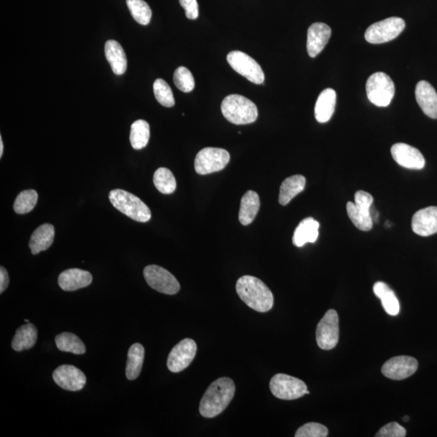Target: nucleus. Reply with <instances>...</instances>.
Segmentation results:
<instances>
[{
    "label": "nucleus",
    "mask_w": 437,
    "mask_h": 437,
    "mask_svg": "<svg viewBox=\"0 0 437 437\" xmlns=\"http://www.w3.org/2000/svg\"><path fill=\"white\" fill-rule=\"evenodd\" d=\"M236 391L229 377H220L210 384L199 404V412L205 418H214L227 408Z\"/></svg>",
    "instance_id": "nucleus-1"
},
{
    "label": "nucleus",
    "mask_w": 437,
    "mask_h": 437,
    "mask_svg": "<svg viewBox=\"0 0 437 437\" xmlns=\"http://www.w3.org/2000/svg\"><path fill=\"white\" fill-rule=\"evenodd\" d=\"M236 290L241 301L257 312L266 313L273 307L274 296L270 288L257 277H241L236 282Z\"/></svg>",
    "instance_id": "nucleus-2"
},
{
    "label": "nucleus",
    "mask_w": 437,
    "mask_h": 437,
    "mask_svg": "<svg viewBox=\"0 0 437 437\" xmlns=\"http://www.w3.org/2000/svg\"><path fill=\"white\" fill-rule=\"evenodd\" d=\"M224 117L231 123L246 125L255 123L259 116L256 105L238 94H231L221 104Z\"/></svg>",
    "instance_id": "nucleus-3"
},
{
    "label": "nucleus",
    "mask_w": 437,
    "mask_h": 437,
    "mask_svg": "<svg viewBox=\"0 0 437 437\" xmlns=\"http://www.w3.org/2000/svg\"><path fill=\"white\" fill-rule=\"evenodd\" d=\"M109 201L120 213L138 222L145 223L152 217L151 210L133 194L116 189L109 192Z\"/></svg>",
    "instance_id": "nucleus-4"
},
{
    "label": "nucleus",
    "mask_w": 437,
    "mask_h": 437,
    "mask_svg": "<svg viewBox=\"0 0 437 437\" xmlns=\"http://www.w3.org/2000/svg\"><path fill=\"white\" fill-rule=\"evenodd\" d=\"M366 92L368 100L378 107H386L391 103L396 87L386 73L376 72L368 79Z\"/></svg>",
    "instance_id": "nucleus-5"
},
{
    "label": "nucleus",
    "mask_w": 437,
    "mask_h": 437,
    "mask_svg": "<svg viewBox=\"0 0 437 437\" xmlns=\"http://www.w3.org/2000/svg\"><path fill=\"white\" fill-rule=\"evenodd\" d=\"M230 161L228 151L218 147H205L199 152L194 160V170L200 175L223 170Z\"/></svg>",
    "instance_id": "nucleus-6"
},
{
    "label": "nucleus",
    "mask_w": 437,
    "mask_h": 437,
    "mask_svg": "<svg viewBox=\"0 0 437 437\" xmlns=\"http://www.w3.org/2000/svg\"><path fill=\"white\" fill-rule=\"evenodd\" d=\"M406 23L400 18H389L378 21L368 27L365 38L371 44H382L398 38Z\"/></svg>",
    "instance_id": "nucleus-7"
},
{
    "label": "nucleus",
    "mask_w": 437,
    "mask_h": 437,
    "mask_svg": "<svg viewBox=\"0 0 437 437\" xmlns=\"http://www.w3.org/2000/svg\"><path fill=\"white\" fill-rule=\"evenodd\" d=\"M274 396L283 400H294L307 394V384L297 377L278 373L270 382Z\"/></svg>",
    "instance_id": "nucleus-8"
},
{
    "label": "nucleus",
    "mask_w": 437,
    "mask_h": 437,
    "mask_svg": "<svg viewBox=\"0 0 437 437\" xmlns=\"http://www.w3.org/2000/svg\"><path fill=\"white\" fill-rule=\"evenodd\" d=\"M227 61L234 71L249 81L256 84L264 83L265 75L261 66L244 52L238 51L230 52L227 56Z\"/></svg>",
    "instance_id": "nucleus-9"
},
{
    "label": "nucleus",
    "mask_w": 437,
    "mask_h": 437,
    "mask_svg": "<svg viewBox=\"0 0 437 437\" xmlns=\"http://www.w3.org/2000/svg\"><path fill=\"white\" fill-rule=\"evenodd\" d=\"M339 338V316L335 309H330L317 326L316 340L321 349L331 350L338 344Z\"/></svg>",
    "instance_id": "nucleus-10"
},
{
    "label": "nucleus",
    "mask_w": 437,
    "mask_h": 437,
    "mask_svg": "<svg viewBox=\"0 0 437 437\" xmlns=\"http://www.w3.org/2000/svg\"><path fill=\"white\" fill-rule=\"evenodd\" d=\"M144 276L147 284L157 292L175 295L180 290V283L177 278L170 271L160 266L146 267Z\"/></svg>",
    "instance_id": "nucleus-11"
},
{
    "label": "nucleus",
    "mask_w": 437,
    "mask_h": 437,
    "mask_svg": "<svg viewBox=\"0 0 437 437\" xmlns=\"http://www.w3.org/2000/svg\"><path fill=\"white\" fill-rule=\"evenodd\" d=\"M196 341L185 339L179 342L168 355L167 361L168 370L172 372H179L186 370L196 357Z\"/></svg>",
    "instance_id": "nucleus-12"
},
{
    "label": "nucleus",
    "mask_w": 437,
    "mask_h": 437,
    "mask_svg": "<svg viewBox=\"0 0 437 437\" xmlns=\"http://www.w3.org/2000/svg\"><path fill=\"white\" fill-rule=\"evenodd\" d=\"M418 365V361L413 357L396 356L384 364L382 372L384 376L392 380H404L417 372Z\"/></svg>",
    "instance_id": "nucleus-13"
},
{
    "label": "nucleus",
    "mask_w": 437,
    "mask_h": 437,
    "mask_svg": "<svg viewBox=\"0 0 437 437\" xmlns=\"http://www.w3.org/2000/svg\"><path fill=\"white\" fill-rule=\"evenodd\" d=\"M53 379L58 386L65 391H79L86 386V375L75 366L62 365L53 373Z\"/></svg>",
    "instance_id": "nucleus-14"
},
{
    "label": "nucleus",
    "mask_w": 437,
    "mask_h": 437,
    "mask_svg": "<svg viewBox=\"0 0 437 437\" xmlns=\"http://www.w3.org/2000/svg\"><path fill=\"white\" fill-rule=\"evenodd\" d=\"M391 155L399 166L409 170H422L425 159L422 154L415 147L407 144L399 143L392 146Z\"/></svg>",
    "instance_id": "nucleus-15"
},
{
    "label": "nucleus",
    "mask_w": 437,
    "mask_h": 437,
    "mask_svg": "<svg viewBox=\"0 0 437 437\" xmlns=\"http://www.w3.org/2000/svg\"><path fill=\"white\" fill-rule=\"evenodd\" d=\"M412 227L414 233L421 236L437 234V207L418 210L413 215Z\"/></svg>",
    "instance_id": "nucleus-16"
},
{
    "label": "nucleus",
    "mask_w": 437,
    "mask_h": 437,
    "mask_svg": "<svg viewBox=\"0 0 437 437\" xmlns=\"http://www.w3.org/2000/svg\"><path fill=\"white\" fill-rule=\"evenodd\" d=\"M331 36L330 26L324 23H314L308 29L307 51L311 58L317 57L322 52Z\"/></svg>",
    "instance_id": "nucleus-17"
},
{
    "label": "nucleus",
    "mask_w": 437,
    "mask_h": 437,
    "mask_svg": "<svg viewBox=\"0 0 437 437\" xmlns=\"http://www.w3.org/2000/svg\"><path fill=\"white\" fill-rule=\"evenodd\" d=\"M415 98L428 117L437 119V93L428 81H421L415 88Z\"/></svg>",
    "instance_id": "nucleus-18"
},
{
    "label": "nucleus",
    "mask_w": 437,
    "mask_h": 437,
    "mask_svg": "<svg viewBox=\"0 0 437 437\" xmlns=\"http://www.w3.org/2000/svg\"><path fill=\"white\" fill-rule=\"evenodd\" d=\"M93 276L90 272L77 269H68L59 276V285L63 291L72 292L90 285Z\"/></svg>",
    "instance_id": "nucleus-19"
},
{
    "label": "nucleus",
    "mask_w": 437,
    "mask_h": 437,
    "mask_svg": "<svg viewBox=\"0 0 437 437\" xmlns=\"http://www.w3.org/2000/svg\"><path fill=\"white\" fill-rule=\"evenodd\" d=\"M337 94L332 88H326L320 93L315 105V119L320 123L329 122L335 113Z\"/></svg>",
    "instance_id": "nucleus-20"
},
{
    "label": "nucleus",
    "mask_w": 437,
    "mask_h": 437,
    "mask_svg": "<svg viewBox=\"0 0 437 437\" xmlns=\"http://www.w3.org/2000/svg\"><path fill=\"white\" fill-rule=\"evenodd\" d=\"M105 54L115 75H123L128 69L126 53L118 41L109 40L105 46Z\"/></svg>",
    "instance_id": "nucleus-21"
},
{
    "label": "nucleus",
    "mask_w": 437,
    "mask_h": 437,
    "mask_svg": "<svg viewBox=\"0 0 437 437\" xmlns=\"http://www.w3.org/2000/svg\"><path fill=\"white\" fill-rule=\"evenodd\" d=\"M55 230L51 224H44L36 229L31 236L29 248L32 254L39 255L48 250L54 242Z\"/></svg>",
    "instance_id": "nucleus-22"
},
{
    "label": "nucleus",
    "mask_w": 437,
    "mask_h": 437,
    "mask_svg": "<svg viewBox=\"0 0 437 437\" xmlns=\"http://www.w3.org/2000/svg\"><path fill=\"white\" fill-rule=\"evenodd\" d=\"M319 223L312 217L304 219L299 224L294 231L293 242L294 246L302 247L305 244L314 243L318 238Z\"/></svg>",
    "instance_id": "nucleus-23"
},
{
    "label": "nucleus",
    "mask_w": 437,
    "mask_h": 437,
    "mask_svg": "<svg viewBox=\"0 0 437 437\" xmlns=\"http://www.w3.org/2000/svg\"><path fill=\"white\" fill-rule=\"evenodd\" d=\"M260 208L259 194L255 191H247L241 201L239 221L242 225H249L255 220Z\"/></svg>",
    "instance_id": "nucleus-24"
},
{
    "label": "nucleus",
    "mask_w": 437,
    "mask_h": 437,
    "mask_svg": "<svg viewBox=\"0 0 437 437\" xmlns=\"http://www.w3.org/2000/svg\"><path fill=\"white\" fill-rule=\"evenodd\" d=\"M307 179L302 175H293L285 179L281 184L278 202L286 206L293 198L304 191Z\"/></svg>",
    "instance_id": "nucleus-25"
},
{
    "label": "nucleus",
    "mask_w": 437,
    "mask_h": 437,
    "mask_svg": "<svg viewBox=\"0 0 437 437\" xmlns=\"http://www.w3.org/2000/svg\"><path fill=\"white\" fill-rule=\"evenodd\" d=\"M373 293L381 300L385 311L391 316H396L400 311V304L396 293L386 283L377 282L373 286Z\"/></svg>",
    "instance_id": "nucleus-26"
},
{
    "label": "nucleus",
    "mask_w": 437,
    "mask_h": 437,
    "mask_svg": "<svg viewBox=\"0 0 437 437\" xmlns=\"http://www.w3.org/2000/svg\"><path fill=\"white\" fill-rule=\"evenodd\" d=\"M38 339V330L33 324H25L15 331L12 347L15 351L28 350L33 347Z\"/></svg>",
    "instance_id": "nucleus-27"
},
{
    "label": "nucleus",
    "mask_w": 437,
    "mask_h": 437,
    "mask_svg": "<svg viewBox=\"0 0 437 437\" xmlns=\"http://www.w3.org/2000/svg\"><path fill=\"white\" fill-rule=\"evenodd\" d=\"M145 350L143 345L135 344L130 347L126 362V376L133 381L140 375L144 361Z\"/></svg>",
    "instance_id": "nucleus-28"
},
{
    "label": "nucleus",
    "mask_w": 437,
    "mask_h": 437,
    "mask_svg": "<svg viewBox=\"0 0 437 437\" xmlns=\"http://www.w3.org/2000/svg\"><path fill=\"white\" fill-rule=\"evenodd\" d=\"M150 126L144 120H137L131 125L130 141L135 150L144 149L149 144Z\"/></svg>",
    "instance_id": "nucleus-29"
},
{
    "label": "nucleus",
    "mask_w": 437,
    "mask_h": 437,
    "mask_svg": "<svg viewBox=\"0 0 437 437\" xmlns=\"http://www.w3.org/2000/svg\"><path fill=\"white\" fill-rule=\"evenodd\" d=\"M55 344L61 351L72 352L76 355H83L86 352V345L76 335L62 333L55 337Z\"/></svg>",
    "instance_id": "nucleus-30"
},
{
    "label": "nucleus",
    "mask_w": 437,
    "mask_h": 437,
    "mask_svg": "<svg viewBox=\"0 0 437 437\" xmlns=\"http://www.w3.org/2000/svg\"><path fill=\"white\" fill-rule=\"evenodd\" d=\"M347 213L351 222L358 229L365 231L372 229L373 221L370 210L361 209L356 207L355 203L349 202L347 204Z\"/></svg>",
    "instance_id": "nucleus-31"
},
{
    "label": "nucleus",
    "mask_w": 437,
    "mask_h": 437,
    "mask_svg": "<svg viewBox=\"0 0 437 437\" xmlns=\"http://www.w3.org/2000/svg\"><path fill=\"white\" fill-rule=\"evenodd\" d=\"M156 188L162 194H170L175 191L177 182L173 173L167 168H159L154 173Z\"/></svg>",
    "instance_id": "nucleus-32"
},
{
    "label": "nucleus",
    "mask_w": 437,
    "mask_h": 437,
    "mask_svg": "<svg viewBox=\"0 0 437 437\" xmlns=\"http://www.w3.org/2000/svg\"><path fill=\"white\" fill-rule=\"evenodd\" d=\"M131 15L142 25H147L152 19V10L144 0H126Z\"/></svg>",
    "instance_id": "nucleus-33"
},
{
    "label": "nucleus",
    "mask_w": 437,
    "mask_h": 437,
    "mask_svg": "<svg viewBox=\"0 0 437 437\" xmlns=\"http://www.w3.org/2000/svg\"><path fill=\"white\" fill-rule=\"evenodd\" d=\"M39 194L34 189H27L19 194L14 203V210L18 214H26L33 210L38 203Z\"/></svg>",
    "instance_id": "nucleus-34"
},
{
    "label": "nucleus",
    "mask_w": 437,
    "mask_h": 437,
    "mask_svg": "<svg viewBox=\"0 0 437 437\" xmlns=\"http://www.w3.org/2000/svg\"><path fill=\"white\" fill-rule=\"evenodd\" d=\"M154 91L157 102L163 107L170 108L175 105L171 88L162 79H157L154 84Z\"/></svg>",
    "instance_id": "nucleus-35"
},
{
    "label": "nucleus",
    "mask_w": 437,
    "mask_h": 437,
    "mask_svg": "<svg viewBox=\"0 0 437 437\" xmlns=\"http://www.w3.org/2000/svg\"><path fill=\"white\" fill-rule=\"evenodd\" d=\"M173 82L179 90L184 93H191L196 86L192 73L185 67L177 68L173 75Z\"/></svg>",
    "instance_id": "nucleus-36"
},
{
    "label": "nucleus",
    "mask_w": 437,
    "mask_h": 437,
    "mask_svg": "<svg viewBox=\"0 0 437 437\" xmlns=\"http://www.w3.org/2000/svg\"><path fill=\"white\" fill-rule=\"evenodd\" d=\"M328 436V429L318 423H308L302 426L297 431L296 437H325Z\"/></svg>",
    "instance_id": "nucleus-37"
},
{
    "label": "nucleus",
    "mask_w": 437,
    "mask_h": 437,
    "mask_svg": "<svg viewBox=\"0 0 437 437\" xmlns=\"http://www.w3.org/2000/svg\"><path fill=\"white\" fill-rule=\"evenodd\" d=\"M407 435V431L401 425L396 422L389 423L376 434L377 437H404Z\"/></svg>",
    "instance_id": "nucleus-38"
},
{
    "label": "nucleus",
    "mask_w": 437,
    "mask_h": 437,
    "mask_svg": "<svg viewBox=\"0 0 437 437\" xmlns=\"http://www.w3.org/2000/svg\"><path fill=\"white\" fill-rule=\"evenodd\" d=\"M373 203V198L370 193L359 191L355 194L356 206L365 210H370Z\"/></svg>",
    "instance_id": "nucleus-39"
},
{
    "label": "nucleus",
    "mask_w": 437,
    "mask_h": 437,
    "mask_svg": "<svg viewBox=\"0 0 437 437\" xmlns=\"http://www.w3.org/2000/svg\"><path fill=\"white\" fill-rule=\"evenodd\" d=\"M181 6L185 10L187 18L196 20L199 18V4L197 0H179Z\"/></svg>",
    "instance_id": "nucleus-40"
},
{
    "label": "nucleus",
    "mask_w": 437,
    "mask_h": 437,
    "mask_svg": "<svg viewBox=\"0 0 437 437\" xmlns=\"http://www.w3.org/2000/svg\"><path fill=\"white\" fill-rule=\"evenodd\" d=\"M9 284V276L6 269L4 267H0V293L6 290Z\"/></svg>",
    "instance_id": "nucleus-41"
},
{
    "label": "nucleus",
    "mask_w": 437,
    "mask_h": 437,
    "mask_svg": "<svg viewBox=\"0 0 437 437\" xmlns=\"http://www.w3.org/2000/svg\"><path fill=\"white\" fill-rule=\"evenodd\" d=\"M3 154H4V143H3L2 137L0 136V157L3 156Z\"/></svg>",
    "instance_id": "nucleus-42"
},
{
    "label": "nucleus",
    "mask_w": 437,
    "mask_h": 437,
    "mask_svg": "<svg viewBox=\"0 0 437 437\" xmlns=\"http://www.w3.org/2000/svg\"><path fill=\"white\" fill-rule=\"evenodd\" d=\"M409 419L410 418L408 417H403V420L404 421V422H407V421H408Z\"/></svg>",
    "instance_id": "nucleus-43"
},
{
    "label": "nucleus",
    "mask_w": 437,
    "mask_h": 437,
    "mask_svg": "<svg viewBox=\"0 0 437 437\" xmlns=\"http://www.w3.org/2000/svg\"><path fill=\"white\" fill-rule=\"evenodd\" d=\"M25 322L26 323H29V321L28 319H25Z\"/></svg>",
    "instance_id": "nucleus-44"
},
{
    "label": "nucleus",
    "mask_w": 437,
    "mask_h": 437,
    "mask_svg": "<svg viewBox=\"0 0 437 437\" xmlns=\"http://www.w3.org/2000/svg\"><path fill=\"white\" fill-rule=\"evenodd\" d=\"M309 394V391H307V394Z\"/></svg>",
    "instance_id": "nucleus-45"
}]
</instances>
